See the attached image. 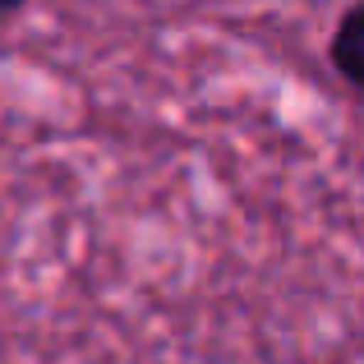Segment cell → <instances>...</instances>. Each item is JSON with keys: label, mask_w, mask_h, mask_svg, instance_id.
Segmentation results:
<instances>
[{"label": "cell", "mask_w": 364, "mask_h": 364, "mask_svg": "<svg viewBox=\"0 0 364 364\" xmlns=\"http://www.w3.org/2000/svg\"><path fill=\"white\" fill-rule=\"evenodd\" d=\"M332 60L355 88H364V5L341 18L337 37H332Z\"/></svg>", "instance_id": "1"}]
</instances>
